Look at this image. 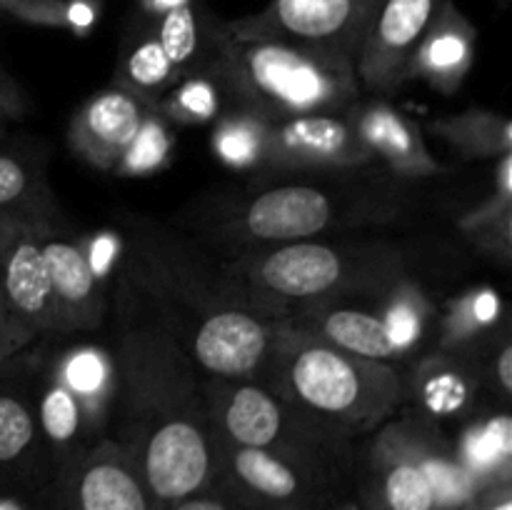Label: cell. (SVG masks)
Here are the masks:
<instances>
[{
	"mask_svg": "<svg viewBox=\"0 0 512 510\" xmlns=\"http://www.w3.org/2000/svg\"><path fill=\"white\" fill-rule=\"evenodd\" d=\"M448 0H385L355 60L360 83L388 93L408 80V65L438 10Z\"/></svg>",
	"mask_w": 512,
	"mask_h": 510,
	"instance_id": "obj_12",
	"label": "cell"
},
{
	"mask_svg": "<svg viewBox=\"0 0 512 510\" xmlns=\"http://www.w3.org/2000/svg\"><path fill=\"white\" fill-rule=\"evenodd\" d=\"M353 500L365 510H438L433 483L410 440V420L378 430L368 450L363 488Z\"/></svg>",
	"mask_w": 512,
	"mask_h": 510,
	"instance_id": "obj_11",
	"label": "cell"
},
{
	"mask_svg": "<svg viewBox=\"0 0 512 510\" xmlns=\"http://www.w3.org/2000/svg\"><path fill=\"white\" fill-rule=\"evenodd\" d=\"M38 505L40 510H163L113 438L98 440L58 470Z\"/></svg>",
	"mask_w": 512,
	"mask_h": 510,
	"instance_id": "obj_9",
	"label": "cell"
},
{
	"mask_svg": "<svg viewBox=\"0 0 512 510\" xmlns=\"http://www.w3.org/2000/svg\"><path fill=\"white\" fill-rule=\"evenodd\" d=\"M205 395L220 443L270 450L340 475L348 438L290 405L270 385L205 378Z\"/></svg>",
	"mask_w": 512,
	"mask_h": 510,
	"instance_id": "obj_4",
	"label": "cell"
},
{
	"mask_svg": "<svg viewBox=\"0 0 512 510\" xmlns=\"http://www.w3.org/2000/svg\"><path fill=\"white\" fill-rule=\"evenodd\" d=\"M220 90L238 108L253 110L270 123L298 115L343 113L358 95L353 60L330 50L283 40L235 38L220 25L208 68Z\"/></svg>",
	"mask_w": 512,
	"mask_h": 510,
	"instance_id": "obj_2",
	"label": "cell"
},
{
	"mask_svg": "<svg viewBox=\"0 0 512 510\" xmlns=\"http://www.w3.org/2000/svg\"><path fill=\"white\" fill-rule=\"evenodd\" d=\"M500 313H503V303H500L498 290H470L463 298L455 300V303L450 305V313L445 315V343H470V340L478 338V335L488 333V330L498 323Z\"/></svg>",
	"mask_w": 512,
	"mask_h": 510,
	"instance_id": "obj_32",
	"label": "cell"
},
{
	"mask_svg": "<svg viewBox=\"0 0 512 510\" xmlns=\"http://www.w3.org/2000/svg\"><path fill=\"white\" fill-rule=\"evenodd\" d=\"M180 75L165 58L153 28L145 20L135 33L125 40L123 53H120L118 70H115V88L125 90L128 95L138 98L140 103L153 108L165 93L175 85Z\"/></svg>",
	"mask_w": 512,
	"mask_h": 510,
	"instance_id": "obj_23",
	"label": "cell"
},
{
	"mask_svg": "<svg viewBox=\"0 0 512 510\" xmlns=\"http://www.w3.org/2000/svg\"><path fill=\"white\" fill-rule=\"evenodd\" d=\"M270 125L253 110H230L215 123L213 153L230 168H258L265 163Z\"/></svg>",
	"mask_w": 512,
	"mask_h": 510,
	"instance_id": "obj_27",
	"label": "cell"
},
{
	"mask_svg": "<svg viewBox=\"0 0 512 510\" xmlns=\"http://www.w3.org/2000/svg\"><path fill=\"white\" fill-rule=\"evenodd\" d=\"M150 105L120 88H108L85 100L68 128V145L78 158L100 170H113L138 133Z\"/></svg>",
	"mask_w": 512,
	"mask_h": 510,
	"instance_id": "obj_16",
	"label": "cell"
},
{
	"mask_svg": "<svg viewBox=\"0 0 512 510\" xmlns=\"http://www.w3.org/2000/svg\"><path fill=\"white\" fill-rule=\"evenodd\" d=\"M190 3V0H140V13H143L145 20L160 18L168 10L180 8V5Z\"/></svg>",
	"mask_w": 512,
	"mask_h": 510,
	"instance_id": "obj_39",
	"label": "cell"
},
{
	"mask_svg": "<svg viewBox=\"0 0 512 510\" xmlns=\"http://www.w3.org/2000/svg\"><path fill=\"white\" fill-rule=\"evenodd\" d=\"M85 250V258H88L90 268H93L95 278L105 285V280L110 278V273H115V265L120 258V240L115 233H100L95 238H90L88 243H80Z\"/></svg>",
	"mask_w": 512,
	"mask_h": 510,
	"instance_id": "obj_35",
	"label": "cell"
},
{
	"mask_svg": "<svg viewBox=\"0 0 512 510\" xmlns=\"http://www.w3.org/2000/svg\"><path fill=\"white\" fill-rule=\"evenodd\" d=\"M38 213L0 210V293L35 338L58 335L53 285L35 223Z\"/></svg>",
	"mask_w": 512,
	"mask_h": 510,
	"instance_id": "obj_10",
	"label": "cell"
},
{
	"mask_svg": "<svg viewBox=\"0 0 512 510\" xmlns=\"http://www.w3.org/2000/svg\"><path fill=\"white\" fill-rule=\"evenodd\" d=\"M98 15V0H40V3L25 5V8L15 10L13 18L30 25L63 28L83 35L98 23Z\"/></svg>",
	"mask_w": 512,
	"mask_h": 510,
	"instance_id": "obj_34",
	"label": "cell"
},
{
	"mask_svg": "<svg viewBox=\"0 0 512 510\" xmlns=\"http://www.w3.org/2000/svg\"><path fill=\"white\" fill-rule=\"evenodd\" d=\"M470 240L495 258H510L512 245V153L498 158L495 193L460 220Z\"/></svg>",
	"mask_w": 512,
	"mask_h": 510,
	"instance_id": "obj_26",
	"label": "cell"
},
{
	"mask_svg": "<svg viewBox=\"0 0 512 510\" xmlns=\"http://www.w3.org/2000/svg\"><path fill=\"white\" fill-rule=\"evenodd\" d=\"M0 210H43V185L23 155L0 148Z\"/></svg>",
	"mask_w": 512,
	"mask_h": 510,
	"instance_id": "obj_33",
	"label": "cell"
},
{
	"mask_svg": "<svg viewBox=\"0 0 512 510\" xmlns=\"http://www.w3.org/2000/svg\"><path fill=\"white\" fill-rule=\"evenodd\" d=\"M40 245L48 263L50 285H53L58 335L90 333L100 328L108 308L105 285L95 278L80 240L68 238L53 225V220L40 210L35 215Z\"/></svg>",
	"mask_w": 512,
	"mask_h": 510,
	"instance_id": "obj_13",
	"label": "cell"
},
{
	"mask_svg": "<svg viewBox=\"0 0 512 510\" xmlns=\"http://www.w3.org/2000/svg\"><path fill=\"white\" fill-rule=\"evenodd\" d=\"M5 133H8V130H5V125L0 123V143H3V140H5Z\"/></svg>",
	"mask_w": 512,
	"mask_h": 510,
	"instance_id": "obj_43",
	"label": "cell"
},
{
	"mask_svg": "<svg viewBox=\"0 0 512 510\" xmlns=\"http://www.w3.org/2000/svg\"><path fill=\"white\" fill-rule=\"evenodd\" d=\"M380 318L388 325L390 338H393L395 348L403 358L405 353H410L423 340L430 318H433V305H430V300L425 298L418 285L398 283L393 285L390 295L385 298Z\"/></svg>",
	"mask_w": 512,
	"mask_h": 510,
	"instance_id": "obj_29",
	"label": "cell"
},
{
	"mask_svg": "<svg viewBox=\"0 0 512 510\" xmlns=\"http://www.w3.org/2000/svg\"><path fill=\"white\" fill-rule=\"evenodd\" d=\"M213 488L245 510H333L338 475L258 448L220 443V473Z\"/></svg>",
	"mask_w": 512,
	"mask_h": 510,
	"instance_id": "obj_6",
	"label": "cell"
},
{
	"mask_svg": "<svg viewBox=\"0 0 512 510\" xmlns=\"http://www.w3.org/2000/svg\"><path fill=\"white\" fill-rule=\"evenodd\" d=\"M335 220L328 195L310 185H283L258 195L240 215L245 238L263 243L313 240Z\"/></svg>",
	"mask_w": 512,
	"mask_h": 510,
	"instance_id": "obj_17",
	"label": "cell"
},
{
	"mask_svg": "<svg viewBox=\"0 0 512 510\" xmlns=\"http://www.w3.org/2000/svg\"><path fill=\"white\" fill-rule=\"evenodd\" d=\"M50 480L53 465L33 403L0 380V490L40 498Z\"/></svg>",
	"mask_w": 512,
	"mask_h": 510,
	"instance_id": "obj_15",
	"label": "cell"
},
{
	"mask_svg": "<svg viewBox=\"0 0 512 510\" xmlns=\"http://www.w3.org/2000/svg\"><path fill=\"white\" fill-rule=\"evenodd\" d=\"M158 320L205 378L258 380L270 370L283 318L238 305L168 310Z\"/></svg>",
	"mask_w": 512,
	"mask_h": 510,
	"instance_id": "obj_5",
	"label": "cell"
},
{
	"mask_svg": "<svg viewBox=\"0 0 512 510\" xmlns=\"http://www.w3.org/2000/svg\"><path fill=\"white\" fill-rule=\"evenodd\" d=\"M173 153V135H170L168 120L150 108L140 123L138 133L130 140L125 153L120 155L115 173L118 175H148L163 168Z\"/></svg>",
	"mask_w": 512,
	"mask_h": 510,
	"instance_id": "obj_30",
	"label": "cell"
},
{
	"mask_svg": "<svg viewBox=\"0 0 512 510\" xmlns=\"http://www.w3.org/2000/svg\"><path fill=\"white\" fill-rule=\"evenodd\" d=\"M35 3H40V0H0V10L8 15H13L15 10L25 8V5H35Z\"/></svg>",
	"mask_w": 512,
	"mask_h": 510,
	"instance_id": "obj_41",
	"label": "cell"
},
{
	"mask_svg": "<svg viewBox=\"0 0 512 510\" xmlns=\"http://www.w3.org/2000/svg\"><path fill=\"white\" fill-rule=\"evenodd\" d=\"M30 113V100L18 80L8 75L0 65V123H15Z\"/></svg>",
	"mask_w": 512,
	"mask_h": 510,
	"instance_id": "obj_36",
	"label": "cell"
},
{
	"mask_svg": "<svg viewBox=\"0 0 512 510\" xmlns=\"http://www.w3.org/2000/svg\"><path fill=\"white\" fill-rule=\"evenodd\" d=\"M270 370L278 375L280 398L348 440L380 428L405 395L403 378L390 363L333 348L288 318Z\"/></svg>",
	"mask_w": 512,
	"mask_h": 510,
	"instance_id": "obj_3",
	"label": "cell"
},
{
	"mask_svg": "<svg viewBox=\"0 0 512 510\" xmlns=\"http://www.w3.org/2000/svg\"><path fill=\"white\" fill-rule=\"evenodd\" d=\"M148 23L165 58L170 60L180 78L208 68L215 55V45H218L220 25H223L215 23L205 13L200 0H190V3L168 10Z\"/></svg>",
	"mask_w": 512,
	"mask_h": 510,
	"instance_id": "obj_22",
	"label": "cell"
},
{
	"mask_svg": "<svg viewBox=\"0 0 512 510\" xmlns=\"http://www.w3.org/2000/svg\"><path fill=\"white\" fill-rule=\"evenodd\" d=\"M50 375H55L75 395L95 443L108 438L115 400L113 353L100 345H75L55 358Z\"/></svg>",
	"mask_w": 512,
	"mask_h": 510,
	"instance_id": "obj_20",
	"label": "cell"
},
{
	"mask_svg": "<svg viewBox=\"0 0 512 510\" xmlns=\"http://www.w3.org/2000/svg\"><path fill=\"white\" fill-rule=\"evenodd\" d=\"M418 393L433 415H450L465 405L473 393L468 370L450 360H430L418 375Z\"/></svg>",
	"mask_w": 512,
	"mask_h": 510,
	"instance_id": "obj_31",
	"label": "cell"
},
{
	"mask_svg": "<svg viewBox=\"0 0 512 510\" xmlns=\"http://www.w3.org/2000/svg\"><path fill=\"white\" fill-rule=\"evenodd\" d=\"M463 468L480 485L510 480L512 473V420L508 413H493L475 420L455 445Z\"/></svg>",
	"mask_w": 512,
	"mask_h": 510,
	"instance_id": "obj_24",
	"label": "cell"
},
{
	"mask_svg": "<svg viewBox=\"0 0 512 510\" xmlns=\"http://www.w3.org/2000/svg\"><path fill=\"white\" fill-rule=\"evenodd\" d=\"M370 153L350 118L340 113L298 115L270 125L265 163L278 168H360Z\"/></svg>",
	"mask_w": 512,
	"mask_h": 510,
	"instance_id": "obj_14",
	"label": "cell"
},
{
	"mask_svg": "<svg viewBox=\"0 0 512 510\" xmlns=\"http://www.w3.org/2000/svg\"><path fill=\"white\" fill-rule=\"evenodd\" d=\"M240 280L255 298L263 300L275 315L295 300H320L343 288L353 278L345 253L333 245L298 240L280 243L263 253H250L233 265ZM285 318V315H280Z\"/></svg>",
	"mask_w": 512,
	"mask_h": 510,
	"instance_id": "obj_8",
	"label": "cell"
},
{
	"mask_svg": "<svg viewBox=\"0 0 512 510\" xmlns=\"http://www.w3.org/2000/svg\"><path fill=\"white\" fill-rule=\"evenodd\" d=\"M495 380H498L503 395L512 393V348L508 343L500 345L498 358H495Z\"/></svg>",
	"mask_w": 512,
	"mask_h": 510,
	"instance_id": "obj_38",
	"label": "cell"
},
{
	"mask_svg": "<svg viewBox=\"0 0 512 510\" xmlns=\"http://www.w3.org/2000/svg\"><path fill=\"white\" fill-rule=\"evenodd\" d=\"M438 510H460V508H438Z\"/></svg>",
	"mask_w": 512,
	"mask_h": 510,
	"instance_id": "obj_44",
	"label": "cell"
},
{
	"mask_svg": "<svg viewBox=\"0 0 512 510\" xmlns=\"http://www.w3.org/2000/svg\"><path fill=\"white\" fill-rule=\"evenodd\" d=\"M118 418L113 438L163 510L215 485L220 440L205 380L173 335L153 318L120 333L113 350Z\"/></svg>",
	"mask_w": 512,
	"mask_h": 510,
	"instance_id": "obj_1",
	"label": "cell"
},
{
	"mask_svg": "<svg viewBox=\"0 0 512 510\" xmlns=\"http://www.w3.org/2000/svg\"><path fill=\"white\" fill-rule=\"evenodd\" d=\"M333 510H365V508H360L353 498H340L338 505H335Z\"/></svg>",
	"mask_w": 512,
	"mask_h": 510,
	"instance_id": "obj_42",
	"label": "cell"
},
{
	"mask_svg": "<svg viewBox=\"0 0 512 510\" xmlns=\"http://www.w3.org/2000/svg\"><path fill=\"white\" fill-rule=\"evenodd\" d=\"M435 133L463 158L485 160L512 153V125L498 110L470 108L435 120Z\"/></svg>",
	"mask_w": 512,
	"mask_h": 510,
	"instance_id": "obj_25",
	"label": "cell"
},
{
	"mask_svg": "<svg viewBox=\"0 0 512 510\" xmlns=\"http://www.w3.org/2000/svg\"><path fill=\"white\" fill-rule=\"evenodd\" d=\"M25 498H30V495L3 493V490H0V510H30L28 503H25ZM38 510H40V505H38Z\"/></svg>",
	"mask_w": 512,
	"mask_h": 510,
	"instance_id": "obj_40",
	"label": "cell"
},
{
	"mask_svg": "<svg viewBox=\"0 0 512 510\" xmlns=\"http://www.w3.org/2000/svg\"><path fill=\"white\" fill-rule=\"evenodd\" d=\"M290 325L305 330L313 338L333 345V348L345 350V353L360 355L370 360H388L400 358L395 348L390 330L380 313L363 308H323L308 310L303 318H288Z\"/></svg>",
	"mask_w": 512,
	"mask_h": 510,
	"instance_id": "obj_21",
	"label": "cell"
},
{
	"mask_svg": "<svg viewBox=\"0 0 512 510\" xmlns=\"http://www.w3.org/2000/svg\"><path fill=\"white\" fill-rule=\"evenodd\" d=\"M385 0H270L260 13L223 23L235 38L283 40L358 60Z\"/></svg>",
	"mask_w": 512,
	"mask_h": 510,
	"instance_id": "obj_7",
	"label": "cell"
},
{
	"mask_svg": "<svg viewBox=\"0 0 512 510\" xmlns=\"http://www.w3.org/2000/svg\"><path fill=\"white\" fill-rule=\"evenodd\" d=\"M370 158H378L405 178H428L440 170L420 128L388 103H368L348 115Z\"/></svg>",
	"mask_w": 512,
	"mask_h": 510,
	"instance_id": "obj_19",
	"label": "cell"
},
{
	"mask_svg": "<svg viewBox=\"0 0 512 510\" xmlns=\"http://www.w3.org/2000/svg\"><path fill=\"white\" fill-rule=\"evenodd\" d=\"M153 108L168 123H208L220 115V85L208 70L183 75Z\"/></svg>",
	"mask_w": 512,
	"mask_h": 510,
	"instance_id": "obj_28",
	"label": "cell"
},
{
	"mask_svg": "<svg viewBox=\"0 0 512 510\" xmlns=\"http://www.w3.org/2000/svg\"><path fill=\"white\" fill-rule=\"evenodd\" d=\"M168 510H245L238 500L230 498L228 493H223L220 488H210L205 493L193 495V498H185L180 503H175Z\"/></svg>",
	"mask_w": 512,
	"mask_h": 510,
	"instance_id": "obj_37",
	"label": "cell"
},
{
	"mask_svg": "<svg viewBox=\"0 0 512 510\" xmlns=\"http://www.w3.org/2000/svg\"><path fill=\"white\" fill-rule=\"evenodd\" d=\"M475 43H478L475 25L465 18L453 0H448L415 48L408 65V78H420L438 93L453 95L473 68Z\"/></svg>",
	"mask_w": 512,
	"mask_h": 510,
	"instance_id": "obj_18",
	"label": "cell"
}]
</instances>
